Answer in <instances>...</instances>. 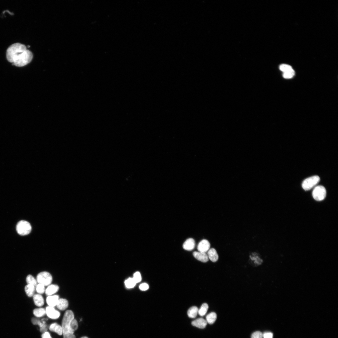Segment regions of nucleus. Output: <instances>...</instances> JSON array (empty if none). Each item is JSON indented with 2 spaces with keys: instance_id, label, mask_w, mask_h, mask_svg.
<instances>
[{
  "instance_id": "4be33fe9",
  "label": "nucleus",
  "mask_w": 338,
  "mask_h": 338,
  "mask_svg": "<svg viewBox=\"0 0 338 338\" xmlns=\"http://www.w3.org/2000/svg\"><path fill=\"white\" fill-rule=\"evenodd\" d=\"M33 312L35 316L38 317H42L46 314V310L42 308L36 309Z\"/></svg>"
},
{
  "instance_id": "0eeeda50",
  "label": "nucleus",
  "mask_w": 338,
  "mask_h": 338,
  "mask_svg": "<svg viewBox=\"0 0 338 338\" xmlns=\"http://www.w3.org/2000/svg\"><path fill=\"white\" fill-rule=\"evenodd\" d=\"M211 244L206 239L202 240L198 244L197 249L199 251L206 253L210 249Z\"/></svg>"
},
{
  "instance_id": "7c9ffc66",
  "label": "nucleus",
  "mask_w": 338,
  "mask_h": 338,
  "mask_svg": "<svg viewBox=\"0 0 338 338\" xmlns=\"http://www.w3.org/2000/svg\"><path fill=\"white\" fill-rule=\"evenodd\" d=\"M251 338H263V334L259 331L255 332L251 335Z\"/></svg>"
},
{
  "instance_id": "f257e3e1",
  "label": "nucleus",
  "mask_w": 338,
  "mask_h": 338,
  "mask_svg": "<svg viewBox=\"0 0 338 338\" xmlns=\"http://www.w3.org/2000/svg\"><path fill=\"white\" fill-rule=\"evenodd\" d=\"M32 53L27 49L26 46L20 43H15L11 46L7 52L8 61L17 67H24L32 61Z\"/></svg>"
},
{
  "instance_id": "412c9836",
  "label": "nucleus",
  "mask_w": 338,
  "mask_h": 338,
  "mask_svg": "<svg viewBox=\"0 0 338 338\" xmlns=\"http://www.w3.org/2000/svg\"><path fill=\"white\" fill-rule=\"evenodd\" d=\"M216 314L214 312H212L208 314L206 316V321L210 324H213L217 319Z\"/></svg>"
},
{
  "instance_id": "2f4dec72",
  "label": "nucleus",
  "mask_w": 338,
  "mask_h": 338,
  "mask_svg": "<svg viewBox=\"0 0 338 338\" xmlns=\"http://www.w3.org/2000/svg\"><path fill=\"white\" fill-rule=\"evenodd\" d=\"M149 286L146 283H144L141 284L139 286V288L142 291H146L149 289Z\"/></svg>"
},
{
  "instance_id": "473e14b6",
  "label": "nucleus",
  "mask_w": 338,
  "mask_h": 338,
  "mask_svg": "<svg viewBox=\"0 0 338 338\" xmlns=\"http://www.w3.org/2000/svg\"><path fill=\"white\" fill-rule=\"evenodd\" d=\"M273 334L271 332H266L263 334L264 338H272Z\"/></svg>"
},
{
  "instance_id": "a878e982",
  "label": "nucleus",
  "mask_w": 338,
  "mask_h": 338,
  "mask_svg": "<svg viewBox=\"0 0 338 338\" xmlns=\"http://www.w3.org/2000/svg\"><path fill=\"white\" fill-rule=\"evenodd\" d=\"M136 283L133 278H129L125 281L126 286L129 288H132L135 285Z\"/></svg>"
},
{
  "instance_id": "c756f323",
  "label": "nucleus",
  "mask_w": 338,
  "mask_h": 338,
  "mask_svg": "<svg viewBox=\"0 0 338 338\" xmlns=\"http://www.w3.org/2000/svg\"><path fill=\"white\" fill-rule=\"evenodd\" d=\"M133 279L136 283L141 281L142 277L140 272H136L134 275Z\"/></svg>"
},
{
  "instance_id": "a211bd4d",
  "label": "nucleus",
  "mask_w": 338,
  "mask_h": 338,
  "mask_svg": "<svg viewBox=\"0 0 338 338\" xmlns=\"http://www.w3.org/2000/svg\"><path fill=\"white\" fill-rule=\"evenodd\" d=\"M33 298L34 303L37 306L40 307L44 305V300L41 294H35L33 296Z\"/></svg>"
},
{
  "instance_id": "aec40b11",
  "label": "nucleus",
  "mask_w": 338,
  "mask_h": 338,
  "mask_svg": "<svg viewBox=\"0 0 338 338\" xmlns=\"http://www.w3.org/2000/svg\"><path fill=\"white\" fill-rule=\"evenodd\" d=\"M199 309L196 306L191 307L188 310L187 314L189 317L191 318H195L198 314Z\"/></svg>"
},
{
  "instance_id": "cd10ccee",
  "label": "nucleus",
  "mask_w": 338,
  "mask_h": 338,
  "mask_svg": "<svg viewBox=\"0 0 338 338\" xmlns=\"http://www.w3.org/2000/svg\"><path fill=\"white\" fill-rule=\"evenodd\" d=\"M36 290L39 294H43L45 292V286L39 283L36 286Z\"/></svg>"
},
{
  "instance_id": "f3484780",
  "label": "nucleus",
  "mask_w": 338,
  "mask_h": 338,
  "mask_svg": "<svg viewBox=\"0 0 338 338\" xmlns=\"http://www.w3.org/2000/svg\"><path fill=\"white\" fill-rule=\"evenodd\" d=\"M49 329L51 331L54 332L59 335L62 334V327L56 323L52 324L50 326Z\"/></svg>"
},
{
  "instance_id": "bb28decb",
  "label": "nucleus",
  "mask_w": 338,
  "mask_h": 338,
  "mask_svg": "<svg viewBox=\"0 0 338 338\" xmlns=\"http://www.w3.org/2000/svg\"><path fill=\"white\" fill-rule=\"evenodd\" d=\"M295 75V72L292 69L288 71L283 73V77L285 79H289L292 78Z\"/></svg>"
},
{
  "instance_id": "20e7f679",
  "label": "nucleus",
  "mask_w": 338,
  "mask_h": 338,
  "mask_svg": "<svg viewBox=\"0 0 338 338\" xmlns=\"http://www.w3.org/2000/svg\"><path fill=\"white\" fill-rule=\"evenodd\" d=\"M320 177L315 176L305 180L302 184L303 189L305 191H309L315 187L320 181Z\"/></svg>"
},
{
  "instance_id": "f03ea898",
  "label": "nucleus",
  "mask_w": 338,
  "mask_h": 338,
  "mask_svg": "<svg viewBox=\"0 0 338 338\" xmlns=\"http://www.w3.org/2000/svg\"><path fill=\"white\" fill-rule=\"evenodd\" d=\"M74 318V315L72 311L68 310L66 311L62 323L63 338H76L74 333L71 331L70 326V322Z\"/></svg>"
},
{
  "instance_id": "39448f33",
  "label": "nucleus",
  "mask_w": 338,
  "mask_h": 338,
  "mask_svg": "<svg viewBox=\"0 0 338 338\" xmlns=\"http://www.w3.org/2000/svg\"><path fill=\"white\" fill-rule=\"evenodd\" d=\"M326 195V189L321 186L315 187L312 193L313 198L317 201L323 200L325 198Z\"/></svg>"
},
{
  "instance_id": "5701e85b",
  "label": "nucleus",
  "mask_w": 338,
  "mask_h": 338,
  "mask_svg": "<svg viewBox=\"0 0 338 338\" xmlns=\"http://www.w3.org/2000/svg\"><path fill=\"white\" fill-rule=\"evenodd\" d=\"M209 308V306L206 303H203L200 309H199L198 314L201 316H204L207 313Z\"/></svg>"
},
{
  "instance_id": "393cba45",
  "label": "nucleus",
  "mask_w": 338,
  "mask_h": 338,
  "mask_svg": "<svg viewBox=\"0 0 338 338\" xmlns=\"http://www.w3.org/2000/svg\"><path fill=\"white\" fill-rule=\"evenodd\" d=\"M70 326L71 331L74 333L78 327V324L77 320L74 318L71 320L70 324Z\"/></svg>"
},
{
  "instance_id": "6ab92c4d",
  "label": "nucleus",
  "mask_w": 338,
  "mask_h": 338,
  "mask_svg": "<svg viewBox=\"0 0 338 338\" xmlns=\"http://www.w3.org/2000/svg\"><path fill=\"white\" fill-rule=\"evenodd\" d=\"M36 286L32 285L27 284L25 287V291L27 296L32 297L35 295Z\"/></svg>"
},
{
  "instance_id": "ddd939ff",
  "label": "nucleus",
  "mask_w": 338,
  "mask_h": 338,
  "mask_svg": "<svg viewBox=\"0 0 338 338\" xmlns=\"http://www.w3.org/2000/svg\"><path fill=\"white\" fill-rule=\"evenodd\" d=\"M209 259L213 262L217 261L219 259V255L216 250L214 248L210 249L207 253Z\"/></svg>"
},
{
  "instance_id": "c85d7f7f",
  "label": "nucleus",
  "mask_w": 338,
  "mask_h": 338,
  "mask_svg": "<svg viewBox=\"0 0 338 338\" xmlns=\"http://www.w3.org/2000/svg\"><path fill=\"white\" fill-rule=\"evenodd\" d=\"M279 69L281 71L284 73L292 69V68L289 65L283 64L280 66Z\"/></svg>"
},
{
  "instance_id": "7ed1b4c3",
  "label": "nucleus",
  "mask_w": 338,
  "mask_h": 338,
  "mask_svg": "<svg viewBox=\"0 0 338 338\" xmlns=\"http://www.w3.org/2000/svg\"><path fill=\"white\" fill-rule=\"evenodd\" d=\"M16 229L19 234L21 236H26L31 233L32 228L29 222L25 221H22L18 223Z\"/></svg>"
},
{
  "instance_id": "9d476101",
  "label": "nucleus",
  "mask_w": 338,
  "mask_h": 338,
  "mask_svg": "<svg viewBox=\"0 0 338 338\" xmlns=\"http://www.w3.org/2000/svg\"><path fill=\"white\" fill-rule=\"evenodd\" d=\"M196 246L195 241L191 238L187 239L183 245V248L185 250L191 251L194 249Z\"/></svg>"
},
{
  "instance_id": "f8f14e48",
  "label": "nucleus",
  "mask_w": 338,
  "mask_h": 338,
  "mask_svg": "<svg viewBox=\"0 0 338 338\" xmlns=\"http://www.w3.org/2000/svg\"><path fill=\"white\" fill-rule=\"evenodd\" d=\"M207 324L206 321L202 318H198L192 322L193 326L201 329L205 328Z\"/></svg>"
},
{
  "instance_id": "f704fd0d",
  "label": "nucleus",
  "mask_w": 338,
  "mask_h": 338,
  "mask_svg": "<svg viewBox=\"0 0 338 338\" xmlns=\"http://www.w3.org/2000/svg\"><path fill=\"white\" fill-rule=\"evenodd\" d=\"M81 338H88V337H87V336H83V337H82Z\"/></svg>"
},
{
  "instance_id": "2eb2a0df",
  "label": "nucleus",
  "mask_w": 338,
  "mask_h": 338,
  "mask_svg": "<svg viewBox=\"0 0 338 338\" xmlns=\"http://www.w3.org/2000/svg\"><path fill=\"white\" fill-rule=\"evenodd\" d=\"M59 289V286L56 285L52 284L48 286L47 288L46 289V294L48 296H52L57 293Z\"/></svg>"
},
{
  "instance_id": "9b49d317",
  "label": "nucleus",
  "mask_w": 338,
  "mask_h": 338,
  "mask_svg": "<svg viewBox=\"0 0 338 338\" xmlns=\"http://www.w3.org/2000/svg\"><path fill=\"white\" fill-rule=\"evenodd\" d=\"M32 322L34 325H38L40 327V331L44 333L48 329V326L46 324V322L43 321L41 322L39 320L35 318H32Z\"/></svg>"
},
{
  "instance_id": "6e6552de",
  "label": "nucleus",
  "mask_w": 338,
  "mask_h": 338,
  "mask_svg": "<svg viewBox=\"0 0 338 338\" xmlns=\"http://www.w3.org/2000/svg\"><path fill=\"white\" fill-rule=\"evenodd\" d=\"M46 310L47 316L50 318L55 319L58 318L60 316V312L56 310L54 307L48 306L47 307Z\"/></svg>"
},
{
  "instance_id": "dca6fc26",
  "label": "nucleus",
  "mask_w": 338,
  "mask_h": 338,
  "mask_svg": "<svg viewBox=\"0 0 338 338\" xmlns=\"http://www.w3.org/2000/svg\"><path fill=\"white\" fill-rule=\"evenodd\" d=\"M56 306L57 307L59 310L62 311H64L68 307V301L65 299L59 298Z\"/></svg>"
},
{
  "instance_id": "4468645a",
  "label": "nucleus",
  "mask_w": 338,
  "mask_h": 338,
  "mask_svg": "<svg viewBox=\"0 0 338 338\" xmlns=\"http://www.w3.org/2000/svg\"><path fill=\"white\" fill-rule=\"evenodd\" d=\"M59 299L58 295L48 296L47 298V302L49 306L54 307L57 306Z\"/></svg>"
},
{
  "instance_id": "1a4fd4ad",
  "label": "nucleus",
  "mask_w": 338,
  "mask_h": 338,
  "mask_svg": "<svg viewBox=\"0 0 338 338\" xmlns=\"http://www.w3.org/2000/svg\"><path fill=\"white\" fill-rule=\"evenodd\" d=\"M193 255L196 259L203 262H207L209 260L207 254L206 253L195 251Z\"/></svg>"
},
{
  "instance_id": "423d86ee",
  "label": "nucleus",
  "mask_w": 338,
  "mask_h": 338,
  "mask_svg": "<svg viewBox=\"0 0 338 338\" xmlns=\"http://www.w3.org/2000/svg\"><path fill=\"white\" fill-rule=\"evenodd\" d=\"M37 280L39 284H41L45 286H48L52 283V277L49 273L43 271L38 275Z\"/></svg>"
},
{
  "instance_id": "72a5a7b5",
  "label": "nucleus",
  "mask_w": 338,
  "mask_h": 338,
  "mask_svg": "<svg viewBox=\"0 0 338 338\" xmlns=\"http://www.w3.org/2000/svg\"><path fill=\"white\" fill-rule=\"evenodd\" d=\"M42 338H52L49 333L46 331L42 335Z\"/></svg>"
},
{
  "instance_id": "b1692460",
  "label": "nucleus",
  "mask_w": 338,
  "mask_h": 338,
  "mask_svg": "<svg viewBox=\"0 0 338 338\" xmlns=\"http://www.w3.org/2000/svg\"><path fill=\"white\" fill-rule=\"evenodd\" d=\"M26 281L28 284L33 285L35 286L37 285V280L31 275H28L27 276Z\"/></svg>"
}]
</instances>
